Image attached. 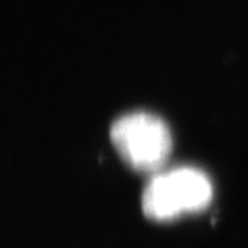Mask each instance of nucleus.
Masks as SVG:
<instances>
[{
	"mask_svg": "<svg viewBox=\"0 0 248 248\" xmlns=\"http://www.w3.org/2000/svg\"><path fill=\"white\" fill-rule=\"evenodd\" d=\"M211 197V181L202 170L178 167L152 178L143 190L142 210L153 221H172L181 214L204 210Z\"/></svg>",
	"mask_w": 248,
	"mask_h": 248,
	"instance_id": "1",
	"label": "nucleus"
},
{
	"mask_svg": "<svg viewBox=\"0 0 248 248\" xmlns=\"http://www.w3.org/2000/svg\"><path fill=\"white\" fill-rule=\"evenodd\" d=\"M110 140L120 157L140 172H159L172 148L167 124L148 112L120 116L112 124Z\"/></svg>",
	"mask_w": 248,
	"mask_h": 248,
	"instance_id": "2",
	"label": "nucleus"
}]
</instances>
